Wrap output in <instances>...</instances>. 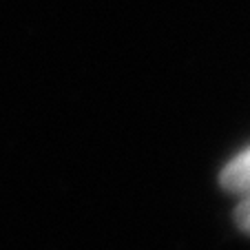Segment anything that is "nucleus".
I'll return each mask as SVG.
<instances>
[{"instance_id":"obj_1","label":"nucleus","mask_w":250,"mask_h":250,"mask_svg":"<svg viewBox=\"0 0 250 250\" xmlns=\"http://www.w3.org/2000/svg\"><path fill=\"white\" fill-rule=\"evenodd\" d=\"M222 184L230 193L250 197V148L230 160L222 173Z\"/></svg>"},{"instance_id":"obj_2","label":"nucleus","mask_w":250,"mask_h":250,"mask_svg":"<svg viewBox=\"0 0 250 250\" xmlns=\"http://www.w3.org/2000/svg\"><path fill=\"white\" fill-rule=\"evenodd\" d=\"M237 224L241 226V230H246L250 235V197H244V202L237 206Z\"/></svg>"}]
</instances>
